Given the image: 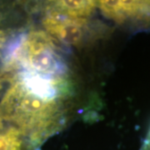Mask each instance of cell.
<instances>
[{
    "label": "cell",
    "mask_w": 150,
    "mask_h": 150,
    "mask_svg": "<svg viewBox=\"0 0 150 150\" xmlns=\"http://www.w3.org/2000/svg\"><path fill=\"white\" fill-rule=\"evenodd\" d=\"M46 33L67 45H79L86 35V19H78L63 15L53 10H47L43 18Z\"/></svg>",
    "instance_id": "obj_1"
},
{
    "label": "cell",
    "mask_w": 150,
    "mask_h": 150,
    "mask_svg": "<svg viewBox=\"0 0 150 150\" xmlns=\"http://www.w3.org/2000/svg\"><path fill=\"white\" fill-rule=\"evenodd\" d=\"M120 24L137 29L150 28V0H119Z\"/></svg>",
    "instance_id": "obj_2"
},
{
    "label": "cell",
    "mask_w": 150,
    "mask_h": 150,
    "mask_svg": "<svg viewBox=\"0 0 150 150\" xmlns=\"http://www.w3.org/2000/svg\"><path fill=\"white\" fill-rule=\"evenodd\" d=\"M47 2L48 10L78 19H86L91 16L96 7V0H47Z\"/></svg>",
    "instance_id": "obj_3"
},
{
    "label": "cell",
    "mask_w": 150,
    "mask_h": 150,
    "mask_svg": "<svg viewBox=\"0 0 150 150\" xmlns=\"http://www.w3.org/2000/svg\"><path fill=\"white\" fill-rule=\"evenodd\" d=\"M32 142L13 126L0 130V150H37Z\"/></svg>",
    "instance_id": "obj_4"
},
{
    "label": "cell",
    "mask_w": 150,
    "mask_h": 150,
    "mask_svg": "<svg viewBox=\"0 0 150 150\" xmlns=\"http://www.w3.org/2000/svg\"><path fill=\"white\" fill-rule=\"evenodd\" d=\"M98 4L108 18L120 24L119 0H98Z\"/></svg>",
    "instance_id": "obj_5"
},
{
    "label": "cell",
    "mask_w": 150,
    "mask_h": 150,
    "mask_svg": "<svg viewBox=\"0 0 150 150\" xmlns=\"http://www.w3.org/2000/svg\"><path fill=\"white\" fill-rule=\"evenodd\" d=\"M141 150H150V129Z\"/></svg>",
    "instance_id": "obj_6"
},
{
    "label": "cell",
    "mask_w": 150,
    "mask_h": 150,
    "mask_svg": "<svg viewBox=\"0 0 150 150\" xmlns=\"http://www.w3.org/2000/svg\"><path fill=\"white\" fill-rule=\"evenodd\" d=\"M3 81H4V79H3V78L0 76V92H1V90H2V88H3ZM3 116H2V113H1V111H0V130H2V129H4V123H3Z\"/></svg>",
    "instance_id": "obj_7"
}]
</instances>
